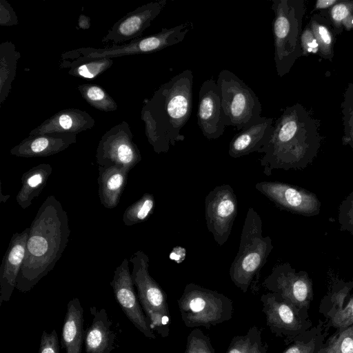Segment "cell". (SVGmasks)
Instances as JSON below:
<instances>
[{
    "label": "cell",
    "instance_id": "obj_1",
    "mask_svg": "<svg viewBox=\"0 0 353 353\" xmlns=\"http://www.w3.org/2000/svg\"><path fill=\"white\" fill-rule=\"evenodd\" d=\"M29 228L26 254L15 288L23 293L30 291L53 270L71 232L67 212L53 195L42 203Z\"/></svg>",
    "mask_w": 353,
    "mask_h": 353
},
{
    "label": "cell",
    "instance_id": "obj_2",
    "mask_svg": "<svg viewBox=\"0 0 353 353\" xmlns=\"http://www.w3.org/2000/svg\"><path fill=\"white\" fill-rule=\"evenodd\" d=\"M193 74L185 70L172 77L146 99L141 110L148 141L157 154L183 141L181 134L191 117Z\"/></svg>",
    "mask_w": 353,
    "mask_h": 353
},
{
    "label": "cell",
    "instance_id": "obj_3",
    "mask_svg": "<svg viewBox=\"0 0 353 353\" xmlns=\"http://www.w3.org/2000/svg\"><path fill=\"white\" fill-rule=\"evenodd\" d=\"M274 246L269 236H263L262 219L250 207L246 214L238 252L229 270L232 283L246 293L265 264Z\"/></svg>",
    "mask_w": 353,
    "mask_h": 353
},
{
    "label": "cell",
    "instance_id": "obj_4",
    "mask_svg": "<svg viewBox=\"0 0 353 353\" xmlns=\"http://www.w3.org/2000/svg\"><path fill=\"white\" fill-rule=\"evenodd\" d=\"M192 28L185 22L149 36L132 40L122 45L108 46L103 48H81L63 52L61 55L60 68H70L76 64L90 59L118 57L125 55L148 54L160 51L182 41Z\"/></svg>",
    "mask_w": 353,
    "mask_h": 353
},
{
    "label": "cell",
    "instance_id": "obj_5",
    "mask_svg": "<svg viewBox=\"0 0 353 353\" xmlns=\"http://www.w3.org/2000/svg\"><path fill=\"white\" fill-rule=\"evenodd\" d=\"M297 109L285 110L274 125L268 141L257 152L264 153L260 159L263 173L270 176L275 169H294L304 166L305 154L300 142V123Z\"/></svg>",
    "mask_w": 353,
    "mask_h": 353
},
{
    "label": "cell",
    "instance_id": "obj_6",
    "mask_svg": "<svg viewBox=\"0 0 353 353\" xmlns=\"http://www.w3.org/2000/svg\"><path fill=\"white\" fill-rule=\"evenodd\" d=\"M177 303L184 325L190 328L209 329L230 320L234 313L229 297L193 283L185 285Z\"/></svg>",
    "mask_w": 353,
    "mask_h": 353
},
{
    "label": "cell",
    "instance_id": "obj_7",
    "mask_svg": "<svg viewBox=\"0 0 353 353\" xmlns=\"http://www.w3.org/2000/svg\"><path fill=\"white\" fill-rule=\"evenodd\" d=\"M216 84L226 126H232L240 131L264 118L261 116L262 105L258 97L234 73L221 70Z\"/></svg>",
    "mask_w": 353,
    "mask_h": 353
},
{
    "label": "cell",
    "instance_id": "obj_8",
    "mask_svg": "<svg viewBox=\"0 0 353 353\" xmlns=\"http://www.w3.org/2000/svg\"><path fill=\"white\" fill-rule=\"evenodd\" d=\"M134 288L150 327L161 336L170 334V314L167 295L149 273V257L142 250L135 252L130 258Z\"/></svg>",
    "mask_w": 353,
    "mask_h": 353
},
{
    "label": "cell",
    "instance_id": "obj_9",
    "mask_svg": "<svg viewBox=\"0 0 353 353\" xmlns=\"http://www.w3.org/2000/svg\"><path fill=\"white\" fill-rule=\"evenodd\" d=\"M272 9L274 12V61L278 75L282 77L289 71L298 54V6L292 1L273 0Z\"/></svg>",
    "mask_w": 353,
    "mask_h": 353
},
{
    "label": "cell",
    "instance_id": "obj_10",
    "mask_svg": "<svg viewBox=\"0 0 353 353\" xmlns=\"http://www.w3.org/2000/svg\"><path fill=\"white\" fill-rule=\"evenodd\" d=\"M262 285L269 292L279 294L294 306L305 318L313 299L312 281L305 272H296L290 263L275 265Z\"/></svg>",
    "mask_w": 353,
    "mask_h": 353
},
{
    "label": "cell",
    "instance_id": "obj_11",
    "mask_svg": "<svg viewBox=\"0 0 353 353\" xmlns=\"http://www.w3.org/2000/svg\"><path fill=\"white\" fill-rule=\"evenodd\" d=\"M260 301L267 326L276 336L283 339L286 345L313 326L310 319L303 316L276 293H265Z\"/></svg>",
    "mask_w": 353,
    "mask_h": 353
},
{
    "label": "cell",
    "instance_id": "obj_12",
    "mask_svg": "<svg viewBox=\"0 0 353 353\" xmlns=\"http://www.w3.org/2000/svg\"><path fill=\"white\" fill-rule=\"evenodd\" d=\"M95 157L98 165H115L128 171L141 161L140 150L133 141L132 132L126 121L113 126L102 136Z\"/></svg>",
    "mask_w": 353,
    "mask_h": 353
},
{
    "label": "cell",
    "instance_id": "obj_13",
    "mask_svg": "<svg viewBox=\"0 0 353 353\" xmlns=\"http://www.w3.org/2000/svg\"><path fill=\"white\" fill-rule=\"evenodd\" d=\"M238 203L233 188L229 184L216 186L205 198L207 228L219 245L228 240L237 215Z\"/></svg>",
    "mask_w": 353,
    "mask_h": 353
},
{
    "label": "cell",
    "instance_id": "obj_14",
    "mask_svg": "<svg viewBox=\"0 0 353 353\" xmlns=\"http://www.w3.org/2000/svg\"><path fill=\"white\" fill-rule=\"evenodd\" d=\"M129 263L130 261L125 258L114 270L110 282L114 298L132 325L147 338L155 339L154 332L150 327L134 290Z\"/></svg>",
    "mask_w": 353,
    "mask_h": 353
},
{
    "label": "cell",
    "instance_id": "obj_15",
    "mask_svg": "<svg viewBox=\"0 0 353 353\" xmlns=\"http://www.w3.org/2000/svg\"><path fill=\"white\" fill-rule=\"evenodd\" d=\"M255 188L277 207L288 212L304 216L319 213L320 201L306 190L278 181L259 182Z\"/></svg>",
    "mask_w": 353,
    "mask_h": 353
},
{
    "label": "cell",
    "instance_id": "obj_16",
    "mask_svg": "<svg viewBox=\"0 0 353 353\" xmlns=\"http://www.w3.org/2000/svg\"><path fill=\"white\" fill-rule=\"evenodd\" d=\"M167 0L152 1L138 7L114 23L101 42L122 45L142 37L143 33L167 4Z\"/></svg>",
    "mask_w": 353,
    "mask_h": 353
},
{
    "label": "cell",
    "instance_id": "obj_17",
    "mask_svg": "<svg viewBox=\"0 0 353 353\" xmlns=\"http://www.w3.org/2000/svg\"><path fill=\"white\" fill-rule=\"evenodd\" d=\"M197 124L208 139H216L226 127L219 90L212 78L205 81L199 90Z\"/></svg>",
    "mask_w": 353,
    "mask_h": 353
},
{
    "label": "cell",
    "instance_id": "obj_18",
    "mask_svg": "<svg viewBox=\"0 0 353 353\" xmlns=\"http://www.w3.org/2000/svg\"><path fill=\"white\" fill-rule=\"evenodd\" d=\"M353 283L335 284L321 300L319 312L327 326L336 330L353 325Z\"/></svg>",
    "mask_w": 353,
    "mask_h": 353
},
{
    "label": "cell",
    "instance_id": "obj_19",
    "mask_svg": "<svg viewBox=\"0 0 353 353\" xmlns=\"http://www.w3.org/2000/svg\"><path fill=\"white\" fill-rule=\"evenodd\" d=\"M30 228L14 233L8 245L0 266V306L9 301L16 288L17 279L26 254Z\"/></svg>",
    "mask_w": 353,
    "mask_h": 353
},
{
    "label": "cell",
    "instance_id": "obj_20",
    "mask_svg": "<svg viewBox=\"0 0 353 353\" xmlns=\"http://www.w3.org/2000/svg\"><path fill=\"white\" fill-rule=\"evenodd\" d=\"M76 134L53 132L28 135L10 149V153L18 157H46L56 154L77 143Z\"/></svg>",
    "mask_w": 353,
    "mask_h": 353
},
{
    "label": "cell",
    "instance_id": "obj_21",
    "mask_svg": "<svg viewBox=\"0 0 353 353\" xmlns=\"http://www.w3.org/2000/svg\"><path fill=\"white\" fill-rule=\"evenodd\" d=\"M94 118L85 110L68 108L59 110L32 130L29 135L53 132L79 134L94 126Z\"/></svg>",
    "mask_w": 353,
    "mask_h": 353
},
{
    "label": "cell",
    "instance_id": "obj_22",
    "mask_svg": "<svg viewBox=\"0 0 353 353\" xmlns=\"http://www.w3.org/2000/svg\"><path fill=\"white\" fill-rule=\"evenodd\" d=\"M91 324L85 330V353H111L115 348L116 334L112 330V322L105 308L90 307Z\"/></svg>",
    "mask_w": 353,
    "mask_h": 353
},
{
    "label": "cell",
    "instance_id": "obj_23",
    "mask_svg": "<svg viewBox=\"0 0 353 353\" xmlns=\"http://www.w3.org/2000/svg\"><path fill=\"white\" fill-rule=\"evenodd\" d=\"M273 128V119L264 117L260 121L240 130L229 144V155L239 158L258 152L270 139Z\"/></svg>",
    "mask_w": 353,
    "mask_h": 353
},
{
    "label": "cell",
    "instance_id": "obj_24",
    "mask_svg": "<svg viewBox=\"0 0 353 353\" xmlns=\"http://www.w3.org/2000/svg\"><path fill=\"white\" fill-rule=\"evenodd\" d=\"M98 195L103 206L107 209L116 208L128 181V170L118 167L98 165Z\"/></svg>",
    "mask_w": 353,
    "mask_h": 353
},
{
    "label": "cell",
    "instance_id": "obj_25",
    "mask_svg": "<svg viewBox=\"0 0 353 353\" xmlns=\"http://www.w3.org/2000/svg\"><path fill=\"white\" fill-rule=\"evenodd\" d=\"M83 314L79 299L75 297L70 300L61 333V347L65 353H81L85 338Z\"/></svg>",
    "mask_w": 353,
    "mask_h": 353
},
{
    "label": "cell",
    "instance_id": "obj_26",
    "mask_svg": "<svg viewBox=\"0 0 353 353\" xmlns=\"http://www.w3.org/2000/svg\"><path fill=\"white\" fill-rule=\"evenodd\" d=\"M52 168L49 163H40L24 172L21 176V187L16 201L22 209L29 208L33 199L44 189L51 175Z\"/></svg>",
    "mask_w": 353,
    "mask_h": 353
},
{
    "label": "cell",
    "instance_id": "obj_27",
    "mask_svg": "<svg viewBox=\"0 0 353 353\" xmlns=\"http://www.w3.org/2000/svg\"><path fill=\"white\" fill-rule=\"evenodd\" d=\"M21 54L15 46L9 41L0 46V103L8 97L12 83L16 77L17 65Z\"/></svg>",
    "mask_w": 353,
    "mask_h": 353
},
{
    "label": "cell",
    "instance_id": "obj_28",
    "mask_svg": "<svg viewBox=\"0 0 353 353\" xmlns=\"http://www.w3.org/2000/svg\"><path fill=\"white\" fill-rule=\"evenodd\" d=\"M329 327L324 321L298 336L282 353H317L326 339Z\"/></svg>",
    "mask_w": 353,
    "mask_h": 353
},
{
    "label": "cell",
    "instance_id": "obj_29",
    "mask_svg": "<svg viewBox=\"0 0 353 353\" xmlns=\"http://www.w3.org/2000/svg\"><path fill=\"white\" fill-rule=\"evenodd\" d=\"M268 344L263 341L262 330L253 325L246 334L231 340L226 353H268Z\"/></svg>",
    "mask_w": 353,
    "mask_h": 353
},
{
    "label": "cell",
    "instance_id": "obj_30",
    "mask_svg": "<svg viewBox=\"0 0 353 353\" xmlns=\"http://www.w3.org/2000/svg\"><path fill=\"white\" fill-rule=\"evenodd\" d=\"M81 97L92 107L104 112L117 110V103L101 86L95 84H83L77 88Z\"/></svg>",
    "mask_w": 353,
    "mask_h": 353
},
{
    "label": "cell",
    "instance_id": "obj_31",
    "mask_svg": "<svg viewBox=\"0 0 353 353\" xmlns=\"http://www.w3.org/2000/svg\"><path fill=\"white\" fill-rule=\"evenodd\" d=\"M155 205L152 194L145 193L141 197L128 206L123 214V222L126 226H131L146 221L153 213Z\"/></svg>",
    "mask_w": 353,
    "mask_h": 353
},
{
    "label": "cell",
    "instance_id": "obj_32",
    "mask_svg": "<svg viewBox=\"0 0 353 353\" xmlns=\"http://www.w3.org/2000/svg\"><path fill=\"white\" fill-rule=\"evenodd\" d=\"M317 353H353V325L336 330Z\"/></svg>",
    "mask_w": 353,
    "mask_h": 353
},
{
    "label": "cell",
    "instance_id": "obj_33",
    "mask_svg": "<svg viewBox=\"0 0 353 353\" xmlns=\"http://www.w3.org/2000/svg\"><path fill=\"white\" fill-rule=\"evenodd\" d=\"M113 63L111 58L87 60L70 68L68 74L83 79H94L110 68Z\"/></svg>",
    "mask_w": 353,
    "mask_h": 353
},
{
    "label": "cell",
    "instance_id": "obj_34",
    "mask_svg": "<svg viewBox=\"0 0 353 353\" xmlns=\"http://www.w3.org/2000/svg\"><path fill=\"white\" fill-rule=\"evenodd\" d=\"M184 353H215L208 335L199 329H193L187 337Z\"/></svg>",
    "mask_w": 353,
    "mask_h": 353
},
{
    "label": "cell",
    "instance_id": "obj_35",
    "mask_svg": "<svg viewBox=\"0 0 353 353\" xmlns=\"http://www.w3.org/2000/svg\"><path fill=\"white\" fill-rule=\"evenodd\" d=\"M339 221L342 230H347L353 235V192L339 207Z\"/></svg>",
    "mask_w": 353,
    "mask_h": 353
},
{
    "label": "cell",
    "instance_id": "obj_36",
    "mask_svg": "<svg viewBox=\"0 0 353 353\" xmlns=\"http://www.w3.org/2000/svg\"><path fill=\"white\" fill-rule=\"evenodd\" d=\"M39 353H60L57 333L54 329L50 333L43 330L41 337Z\"/></svg>",
    "mask_w": 353,
    "mask_h": 353
},
{
    "label": "cell",
    "instance_id": "obj_37",
    "mask_svg": "<svg viewBox=\"0 0 353 353\" xmlns=\"http://www.w3.org/2000/svg\"><path fill=\"white\" fill-rule=\"evenodd\" d=\"M18 23L17 17L11 6L5 0L0 3V24L10 26Z\"/></svg>",
    "mask_w": 353,
    "mask_h": 353
},
{
    "label": "cell",
    "instance_id": "obj_38",
    "mask_svg": "<svg viewBox=\"0 0 353 353\" xmlns=\"http://www.w3.org/2000/svg\"><path fill=\"white\" fill-rule=\"evenodd\" d=\"M348 14L347 8L343 4L335 6L332 12L333 19L336 21H341L345 19Z\"/></svg>",
    "mask_w": 353,
    "mask_h": 353
},
{
    "label": "cell",
    "instance_id": "obj_39",
    "mask_svg": "<svg viewBox=\"0 0 353 353\" xmlns=\"http://www.w3.org/2000/svg\"><path fill=\"white\" fill-rule=\"evenodd\" d=\"M185 256V250L181 248L176 247L172 250L170 257L171 259L176 261L177 263H181Z\"/></svg>",
    "mask_w": 353,
    "mask_h": 353
},
{
    "label": "cell",
    "instance_id": "obj_40",
    "mask_svg": "<svg viewBox=\"0 0 353 353\" xmlns=\"http://www.w3.org/2000/svg\"><path fill=\"white\" fill-rule=\"evenodd\" d=\"M319 35L323 43L329 45L332 41L331 36L326 27L320 26L319 27Z\"/></svg>",
    "mask_w": 353,
    "mask_h": 353
},
{
    "label": "cell",
    "instance_id": "obj_41",
    "mask_svg": "<svg viewBox=\"0 0 353 353\" xmlns=\"http://www.w3.org/2000/svg\"><path fill=\"white\" fill-rule=\"evenodd\" d=\"M90 26V18L85 14H81L78 20V29L86 30Z\"/></svg>",
    "mask_w": 353,
    "mask_h": 353
},
{
    "label": "cell",
    "instance_id": "obj_42",
    "mask_svg": "<svg viewBox=\"0 0 353 353\" xmlns=\"http://www.w3.org/2000/svg\"><path fill=\"white\" fill-rule=\"evenodd\" d=\"M303 41H304L305 46H306L307 45V50L309 52H314L316 51L318 48V43L315 39L309 37L307 39L303 38Z\"/></svg>",
    "mask_w": 353,
    "mask_h": 353
},
{
    "label": "cell",
    "instance_id": "obj_43",
    "mask_svg": "<svg viewBox=\"0 0 353 353\" xmlns=\"http://www.w3.org/2000/svg\"><path fill=\"white\" fill-rule=\"evenodd\" d=\"M335 2H336V1H333V0H325V1L320 0V1H318L316 3V8H326V7H328V6L332 5Z\"/></svg>",
    "mask_w": 353,
    "mask_h": 353
}]
</instances>
